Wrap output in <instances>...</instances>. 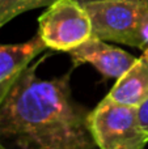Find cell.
<instances>
[{
	"instance_id": "cell-1",
	"label": "cell",
	"mask_w": 148,
	"mask_h": 149,
	"mask_svg": "<svg viewBox=\"0 0 148 149\" xmlns=\"http://www.w3.org/2000/svg\"><path fill=\"white\" fill-rule=\"evenodd\" d=\"M37 60L0 92V140L17 149H94L89 113L72 98L71 72L41 80Z\"/></svg>"
},
{
	"instance_id": "cell-2",
	"label": "cell",
	"mask_w": 148,
	"mask_h": 149,
	"mask_svg": "<svg viewBox=\"0 0 148 149\" xmlns=\"http://www.w3.org/2000/svg\"><path fill=\"white\" fill-rule=\"evenodd\" d=\"M89 128L100 149H144L148 134L140 127L136 107L105 97L89 113Z\"/></svg>"
},
{
	"instance_id": "cell-3",
	"label": "cell",
	"mask_w": 148,
	"mask_h": 149,
	"mask_svg": "<svg viewBox=\"0 0 148 149\" xmlns=\"http://www.w3.org/2000/svg\"><path fill=\"white\" fill-rule=\"evenodd\" d=\"M38 37L46 49L70 52L93 37L87 9L76 0H57L38 17Z\"/></svg>"
},
{
	"instance_id": "cell-4",
	"label": "cell",
	"mask_w": 148,
	"mask_h": 149,
	"mask_svg": "<svg viewBox=\"0 0 148 149\" xmlns=\"http://www.w3.org/2000/svg\"><path fill=\"white\" fill-rule=\"evenodd\" d=\"M94 38L138 49V26L144 4L130 0H96L84 3Z\"/></svg>"
},
{
	"instance_id": "cell-5",
	"label": "cell",
	"mask_w": 148,
	"mask_h": 149,
	"mask_svg": "<svg viewBox=\"0 0 148 149\" xmlns=\"http://www.w3.org/2000/svg\"><path fill=\"white\" fill-rule=\"evenodd\" d=\"M70 56L73 67L92 64L105 79L118 80L128 71L138 58L122 49L106 43V41L92 37L79 47L71 50Z\"/></svg>"
},
{
	"instance_id": "cell-6",
	"label": "cell",
	"mask_w": 148,
	"mask_h": 149,
	"mask_svg": "<svg viewBox=\"0 0 148 149\" xmlns=\"http://www.w3.org/2000/svg\"><path fill=\"white\" fill-rule=\"evenodd\" d=\"M110 100L131 107H138L148 100V56L142 54L133 67L113 85L106 95Z\"/></svg>"
},
{
	"instance_id": "cell-7",
	"label": "cell",
	"mask_w": 148,
	"mask_h": 149,
	"mask_svg": "<svg viewBox=\"0 0 148 149\" xmlns=\"http://www.w3.org/2000/svg\"><path fill=\"white\" fill-rule=\"evenodd\" d=\"M45 50L38 34L24 43L0 45V92Z\"/></svg>"
},
{
	"instance_id": "cell-8",
	"label": "cell",
	"mask_w": 148,
	"mask_h": 149,
	"mask_svg": "<svg viewBox=\"0 0 148 149\" xmlns=\"http://www.w3.org/2000/svg\"><path fill=\"white\" fill-rule=\"evenodd\" d=\"M57 0H0V28L29 10L49 7Z\"/></svg>"
},
{
	"instance_id": "cell-9",
	"label": "cell",
	"mask_w": 148,
	"mask_h": 149,
	"mask_svg": "<svg viewBox=\"0 0 148 149\" xmlns=\"http://www.w3.org/2000/svg\"><path fill=\"white\" fill-rule=\"evenodd\" d=\"M148 47V5H143L140 10L138 26V49L144 51Z\"/></svg>"
},
{
	"instance_id": "cell-10",
	"label": "cell",
	"mask_w": 148,
	"mask_h": 149,
	"mask_svg": "<svg viewBox=\"0 0 148 149\" xmlns=\"http://www.w3.org/2000/svg\"><path fill=\"white\" fill-rule=\"evenodd\" d=\"M136 115H138L140 127L148 134V100L136 107Z\"/></svg>"
},
{
	"instance_id": "cell-11",
	"label": "cell",
	"mask_w": 148,
	"mask_h": 149,
	"mask_svg": "<svg viewBox=\"0 0 148 149\" xmlns=\"http://www.w3.org/2000/svg\"><path fill=\"white\" fill-rule=\"evenodd\" d=\"M76 1H79V3H81V4H84V3L96 1V0H76ZM130 1H135V3H139V4H144V5H148V0H130Z\"/></svg>"
},
{
	"instance_id": "cell-12",
	"label": "cell",
	"mask_w": 148,
	"mask_h": 149,
	"mask_svg": "<svg viewBox=\"0 0 148 149\" xmlns=\"http://www.w3.org/2000/svg\"><path fill=\"white\" fill-rule=\"evenodd\" d=\"M143 54H144V55H147V56H148V47H147V49L143 51Z\"/></svg>"
},
{
	"instance_id": "cell-13",
	"label": "cell",
	"mask_w": 148,
	"mask_h": 149,
	"mask_svg": "<svg viewBox=\"0 0 148 149\" xmlns=\"http://www.w3.org/2000/svg\"><path fill=\"white\" fill-rule=\"evenodd\" d=\"M0 149H7V148H5V147H4V145H3V144H1V143H0Z\"/></svg>"
}]
</instances>
